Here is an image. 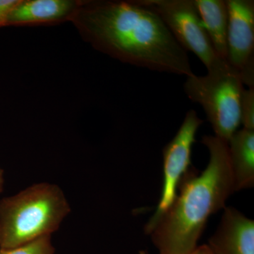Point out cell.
<instances>
[{
    "mask_svg": "<svg viewBox=\"0 0 254 254\" xmlns=\"http://www.w3.org/2000/svg\"><path fill=\"white\" fill-rule=\"evenodd\" d=\"M96 49L153 71L190 76V58L149 8L136 1L79 3L71 16Z\"/></svg>",
    "mask_w": 254,
    "mask_h": 254,
    "instance_id": "6da1fadb",
    "label": "cell"
},
{
    "mask_svg": "<svg viewBox=\"0 0 254 254\" xmlns=\"http://www.w3.org/2000/svg\"><path fill=\"white\" fill-rule=\"evenodd\" d=\"M210 158L200 174L184 177L168 211L150 234L160 254H189L196 248L210 215L225 208L235 193L227 142L204 136Z\"/></svg>",
    "mask_w": 254,
    "mask_h": 254,
    "instance_id": "7a4b0ae2",
    "label": "cell"
},
{
    "mask_svg": "<svg viewBox=\"0 0 254 254\" xmlns=\"http://www.w3.org/2000/svg\"><path fill=\"white\" fill-rule=\"evenodd\" d=\"M70 207L59 187L35 185L0 201V248H16L58 230Z\"/></svg>",
    "mask_w": 254,
    "mask_h": 254,
    "instance_id": "3957f363",
    "label": "cell"
},
{
    "mask_svg": "<svg viewBox=\"0 0 254 254\" xmlns=\"http://www.w3.org/2000/svg\"><path fill=\"white\" fill-rule=\"evenodd\" d=\"M239 75L227 61L205 76H187L184 91L203 108L215 136L230 141L241 125V102L245 91Z\"/></svg>",
    "mask_w": 254,
    "mask_h": 254,
    "instance_id": "277c9868",
    "label": "cell"
},
{
    "mask_svg": "<svg viewBox=\"0 0 254 254\" xmlns=\"http://www.w3.org/2000/svg\"><path fill=\"white\" fill-rule=\"evenodd\" d=\"M140 1L158 15L180 46L196 55L208 71L226 62L214 50L193 0Z\"/></svg>",
    "mask_w": 254,
    "mask_h": 254,
    "instance_id": "5b68a950",
    "label": "cell"
},
{
    "mask_svg": "<svg viewBox=\"0 0 254 254\" xmlns=\"http://www.w3.org/2000/svg\"><path fill=\"white\" fill-rule=\"evenodd\" d=\"M203 123L195 110H189L176 135L164 148L161 195L154 214L145 225L147 235L153 232L175 201L180 184L190 171L192 147Z\"/></svg>",
    "mask_w": 254,
    "mask_h": 254,
    "instance_id": "8992f818",
    "label": "cell"
},
{
    "mask_svg": "<svg viewBox=\"0 0 254 254\" xmlns=\"http://www.w3.org/2000/svg\"><path fill=\"white\" fill-rule=\"evenodd\" d=\"M228 9L227 63L244 85L254 88V1L226 0Z\"/></svg>",
    "mask_w": 254,
    "mask_h": 254,
    "instance_id": "52a82bcc",
    "label": "cell"
},
{
    "mask_svg": "<svg viewBox=\"0 0 254 254\" xmlns=\"http://www.w3.org/2000/svg\"><path fill=\"white\" fill-rule=\"evenodd\" d=\"M208 246L213 254H254V220L237 209L225 207Z\"/></svg>",
    "mask_w": 254,
    "mask_h": 254,
    "instance_id": "ba28073f",
    "label": "cell"
},
{
    "mask_svg": "<svg viewBox=\"0 0 254 254\" xmlns=\"http://www.w3.org/2000/svg\"><path fill=\"white\" fill-rule=\"evenodd\" d=\"M79 3L68 0H18L10 11L6 26L50 23L70 18Z\"/></svg>",
    "mask_w": 254,
    "mask_h": 254,
    "instance_id": "9c48e42d",
    "label": "cell"
},
{
    "mask_svg": "<svg viewBox=\"0 0 254 254\" xmlns=\"http://www.w3.org/2000/svg\"><path fill=\"white\" fill-rule=\"evenodd\" d=\"M235 191L254 185V131L237 130L227 142Z\"/></svg>",
    "mask_w": 254,
    "mask_h": 254,
    "instance_id": "30bf717a",
    "label": "cell"
},
{
    "mask_svg": "<svg viewBox=\"0 0 254 254\" xmlns=\"http://www.w3.org/2000/svg\"><path fill=\"white\" fill-rule=\"evenodd\" d=\"M212 46L220 58L226 60L228 9L226 0H193Z\"/></svg>",
    "mask_w": 254,
    "mask_h": 254,
    "instance_id": "8fae6325",
    "label": "cell"
},
{
    "mask_svg": "<svg viewBox=\"0 0 254 254\" xmlns=\"http://www.w3.org/2000/svg\"><path fill=\"white\" fill-rule=\"evenodd\" d=\"M54 251L50 235H47L16 248L0 249V254H53Z\"/></svg>",
    "mask_w": 254,
    "mask_h": 254,
    "instance_id": "7c38bea8",
    "label": "cell"
},
{
    "mask_svg": "<svg viewBox=\"0 0 254 254\" xmlns=\"http://www.w3.org/2000/svg\"><path fill=\"white\" fill-rule=\"evenodd\" d=\"M241 124L244 128L254 131V88L245 89L242 94Z\"/></svg>",
    "mask_w": 254,
    "mask_h": 254,
    "instance_id": "4fadbf2b",
    "label": "cell"
},
{
    "mask_svg": "<svg viewBox=\"0 0 254 254\" xmlns=\"http://www.w3.org/2000/svg\"><path fill=\"white\" fill-rule=\"evenodd\" d=\"M17 2L18 0H0V27L6 26L10 11Z\"/></svg>",
    "mask_w": 254,
    "mask_h": 254,
    "instance_id": "5bb4252c",
    "label": "cell"
},
{
    "mask_svg": "<svg viewBox=\"0 0 254 254\" xmlns=\"http://www.w3.org/2000/svg\"><path fill=\"white\" fill-rule=\"evenodd\" d=\"M189 254H213L208 245H203L201 247H196L193 252Z\"/></svg>",
    "mask_w": 254,
    "mask_h": 254,
    "instance_id": "9a60e30c",
    "label": "cell"
},
{
    "mask_svg": "<svg viewBox=\"0 0 254 254\" xmlns=\"http://www.w3.org/2000/svg\"><path fill=\"white\" fill-rule=\"evenodd\" d=\"M3 185H4V178H3V171L0 168V192L2 191Z\"/></svg>",
    "mask_w": 254,
    "mask_h": 254,
    "instance_id": "2e32d148",
    "label": "cell"
},
{
    "mask_svg": "<svg viewBox=\"0 0 254 254\" xmlns=\"http://www.w3.org/2000/svg\"><path fill=\"white\" fill-rule=\"evenodd\" d=\"M138 254H148L145 252H140Z\"/></svg>",
    "mask_w": 254,
    "mask_h": 254,
    "instance_id": "e0dca14e",
    "label": "cell"
}]
</instances>
